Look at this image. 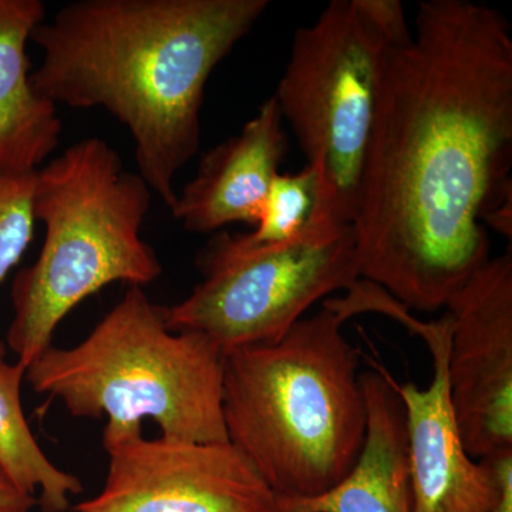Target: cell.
I'll return each mask as SVG.
<instances>
[{
    "label": "cell",
    "mask_w": 512,
    "mask_h": 512,
    "mask_svg": "<svg viewBox=\"0 0 512 512\" xmlns=\"http://www.w3.org/2000/svg\"><path fill=\"white\" fill-rule=\"evenodd\" d=\"M36 504V498L19 491L15 484L6 477V474L0 470V505L30 511Z\"/></svg>",
    "instance_id": "ac0fdd59"
},
{
    "label": "cell",
    "mask_w": 512,
    "mask_h": 512,
    "mask_svg": "<svg viewBox=\"0 0 512 512\" xmlns=\"http://www.w3.org/2000/svg\"><path fill=\"white\" fill-rule=\"evenodd\" d=\"M346 320L332 309L299 320L275 343L224 353L229 443L278 500H306L343 480L362 454L365 394Z\"/></svg>",
    "instance_id": "3957f363"
},
{
    "label": "cell",
    "mask_w": 512,
    "mask_h": 512,
    "mask_svg": "<svg viewBox=\"0 0 512 512\" xmlns=\"http://www.w3.org/2000/svg\"><path fill=\"white\" fill-rule=\"evenodd\" d=\"M46 20L40 0H0V170L33 173L57 150V106L32 83L28 43Z\"/></svg>",
    "instance_id": "4fadbf2b"
},
{
    "label": "cell",
    "mask_w": 512,
    "mask_h": 512,
    "mask_svg": "<svg viewBox=\"0 0 512 512\" xmlns=\"http://www.w3.org/2000/svg\"><path fill=\"white\" fill-rule=\"evenodd\" d=\"M319 178L306 165L299 173L278 174L272 181L255 229L244 234L255 245H278L303 234L318 204Z\"/></svg>",
    "instance_id": "9a60e30c"
},
{
    "label": "cell",
    "mask_w": 512,
    "mask_h": 512,
    "mask_svg": "<svg viewBox=\"0 0 512 512\" xmlns=\"http://www.w3.org/2000/svg\"><path fill=\"white\" fill-rule=\"evenodd\" d=\"M36 393L80 419L156 421L167 439L225 443L224 352L200 333L173 332L143 288L123 298L73 348L49 346L26 369Z\"/></svg>",
    "instance_id": "5b68a950"
},
{
    "label": "cell",
    "mask_w": 512,
    "mask_h": 512,
    "mask_svg": "<svg viewBox=\"0 0 512 512\" xmlns=\"http://www.w3.org/2000/svg\"><path fill=\"white\" fill-rule=\"evenodd\" d=\"M447 379L467 453L512 448V252L490 258L447 303Z\"/></svg>",
    "instance_id": "9c48e42d"
},
{
    "label": "cell",
    "mask_w": 512,
    "mask_h": 512,
    "mask_svg": "<svg viewBox=\"0 0 512 512\" xmlns=\"http://www.w3.org/2000/svg\"><path fill=\"white\" fill-rule=\"evenodd\" d=\"M286 147L284 119L272 96L241 133L201 157L195 177L177 192L171 214L195 234L231 224L256 225Z\"/></svg>",
    "instance_id": "8fae6325"
},
{
    "label": "cell",
    "mask_w": 512,
    "mask_h": 512,
    "mask_svg": "<svg viewBox=\"0 0 512 512\" xmlns=\"http://www.w3.org/2000/svg\"><path fill=\"white\" fill-rule=\"evenodd\" d=\"M35 174L0 170V284L28 251L35 232ZM0 342V357H5Z\"/></svg>",
    "instance_id": "2e32d148"
},
{
    "label": "cell",
    "mask_w": 512,
    "mask_h": 512,
    "mask_svg": "<svg viewBox=\"0 0 512 512\" xmlns=\"http://www.w3.org/2000/svg\"><path fill=\"white\" fill-rule=\"evenodd\" d=\"M268 0H80L32 40L37 92L57 107L103 109L130 131L137 173L165 207L197 156L212 72L251 32Z\"/></svg>",
    "instance_id": "7a4b0ae2"
},
{
    "label": "cell",
    "mask_w": 512,
    "mask_h": 512,
    "mask_svg": "<svg viewBox=\"0 0 512 512\" xmlns=\"http://www.w3.org/2000/svg\"><path fill=\"white\" fill-rule=\"evenodd\" d=\"M151 202L144 178L101 138H83L36 170L33 214L45 239L36 261L15 276L6 335L26 369L89 296L116 282L143 288L163 274L141 235Z\"/></svg>",
    "instance_id": "277c9868"
},
{
    "label": "cell",
    "mask_w": 512,
    "mask_h": 512,
    "mask_svg": "<svg viewBox=\"0 0 512 512\" xmlns=\"http://www.w3.org/2000/svg\"><path fill=\"white\" fill-rule=\"evenodd\" d=\"M511 198L504 202L501 207H498L497 210L490 215V217L485 220V225H490L493 227L495 231L500 232L501 235L511 239L512 232V224H511Z\"/></svg>",
    "instance_id": "d6986e66"
},
{
    "label": "cell",
    "mask_w": 512,
    "mask_h": 512,
    "mask_svg": "<svg viewBox=\"0 0 512 512\" xmlns=\"http://www.w3.org/2000/svg\"><path fill=\"white\" fill-rule=\"evenodd\" d=\"M200 284L163 308L173 332L200 333L222 352L284 338L320 299L359 282L353 224L311 221L285 244L220 232L198 258Z\"/></svg>",
    "instance_id": "52a82bcc"
},
{
    "label": "cell",
    "mask_w": 512,
    "mask_h": 512,
    "mask_svg": "<svg viewBox=\"0 0 512 512\" xmlns=\"http://www.w3.org/2000/svg\"><path fill=\"white\" fill-rule=\"evenodd\" d=\"M0 512H30V511L20 510V508L3 507V505H0Z\"/></svg>",
    "instance_id": "ffe728a7"
},
{
    "label": "cell",
    "mask_w": 512,
    "mask_h": 512,
    "mask_svg": "<svg viewBox=\"0 0 512 512\" xmlns=\"http://www.w3.org/2000/svg\"><path fill=\"white\" fill-rule=\"evenodd\" d=\"M367 412L362 454L348 476L318 497L278 500L272 512H413L406 412L393 376L376 365L360 373Z\"/></svg>",
    "instance_id": "7c38bea8"
},
{
    "label": "cell",
    "mask_w": 512,
    "mask_h": 512,
    "mask_svg": "<svg viewBox=\"0 0 512 512\" xmlns=\"http://www.w3.org/2000/svg\"><path fill=\"white\" fill-rule=\"evenodd\" d=\"M26 366L0 357V470L23 494L36 498L43 512H64L83 484L47 458L23 413L20 389Z\"/></svg>",
    "instance_id": "5bb4252c"
},
{
    "label": "cell",
    "mask_w": 512,
    "mask_h": 512,
    "mask_svg": "<svg viewBox=\"0 0 512 512\" xmlns=\"http://www.w3.org/2000/svg\"><path fill=\"white\" fill-rule=\"evenodd\" d=\"M413 332L426 340L434 369L427 389L393 379L406 412L413 512H494L500 500L497 470L490 458L474 460L467 453L451 406L450 315L430 323L419 320Z\"/></svg>",
    "instance_id": "30bf717a"
},
{
    "label": "cell",
    "mask_w": 512,
    "mask_h": 512,
    "mask_svg": "<svg viewBox=\"0 0 512 512\" xmlns=\"http://www.w3.org/2000/svg\"><path fill=\"white\" fill-rule=\"evenodd\" d=\"M412 36L399 0H333L295 33L274 96L318 173L313 221L353 224L387 53Z\"/></svg>",
    "instance_id": "8992f818"
},
{
    "label": "cell",
    "mask_w": 512,
    "mask_h": 512,
    "mask_svg": "<svg viewBox=\"0 0 512 512\" xmlns=\"http://www.w3.org/2000/svg\"><path fill=\"white\" fill-rule=\"evenodd\" d=\"M141 426L106 423V481L74 512H272L271 488L229 441L146 439Z\"/></svg>",
    "instance_id": "ba28073f"
},
{
    "label": "cell",
    "mask_w": 512,
    "mask_h": 512,
    "mask_svg": "<svg viewBox=\"0 0 512 512\" xmlns=\"http://www.w3.org/2000/svg\"><path fill=\"white\" fill-rule=\"evenodd\" d=\"M511 165L510 23L485 3L421 2L384 64L353 220L360 279L406 309L446 308L490 259Z\"/></svg>",
    "instance_id": "6da1fadb"
},
{
    "label": "cell",
    "mask_w": 512,
    "mask_h": 512,
    "mask_svg": "<svg viewBox=\"0 0 512 512\" xmlns=\"http://www.w3.org/2000/svg\"><path fill=\"white\" fill-rule=\"evenodd\" d=\"M487 458L493 461L500 480V500L494 512H512V448Z\"/></svg>",
    "instance_id": "e0dca14e"
}]
</instances>
